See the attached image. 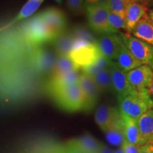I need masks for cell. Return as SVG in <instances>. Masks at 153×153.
I'll list each match as a JSON object with an SVG mask.
<instances>
[{
	"label": "cell",
	"mask_w": 153,
	"mask_h": 153,
	"mask_svg": "<svg viewBox=\"0 0 153 153\" xmlns=\"http://www.w3.org/2000/svg\"><path fill=\"white\" fill-rule=\"evenodd\" d=\"M22 28L26 41L34 47H39L44 43L53 42L56 38L43 22L39 14L24 22Z\"/></svg>",
	"instance_id": "7a4b0ae2"
},
{
	"label": "cell",
	"mask_w": 153,
	"mask_h": 153,
	"mask_svg": "<svg viewBox=\"0 0 153 153\" xmlns=\"http://www.w3.org/2000/svg\"><path fill=\"white\" fill-rule=\"evenodd\" d=\"M114 93L118 99L121 98L131 93L135 88L129 83L127 77V72L122 70L114 61H110L108 66Z\"/></svg>",
	"instance_id": "30bf717a"
},
{
	"label": "cell",
	"mask_w": 153,
	"mask_h": 153,
	"mask_svg": "<svg viewBox=\"0 0 153 153\" xmlns=\"http://www.w3.org/2000/svg\"><path fill=\"white\" fill-rule=\"evenodd\" d=\"M104 133L106 135V140L109 144L114 146L121 147L125 140L121 115Z\"/></svg>",
	"instance_id": "7402d4cb"
},
{
	"label": "cell",
	"mask_w": 153,
	"mask_h": 153,
	"mask_svg": "<svg viewBox=\"0 0 153 153\" xmlns=\"http://www.w3.org/2000/svg\"><path fill=\"white\" fill-rule=\"evenodd\" d=\"M57 106L69 112L83 111L84 99L79 84L59 89L51 94Z\"/></svg>",
	"instance_id": "3957f363"
},
{
	"label": "cell",
	"mask_w": 153,
	"mask_h": 153,
	"mask_svg": "<svg viewBox=\"0 0 153 153\" xmlns=\"http://www.w3.org/2000/svg\"><path fill=\"white\" fill-rule=\"evenodd\" d=\"M75 40L70 34V31H64L55 38L53 41L55 53L57 56L68 57L70 53L73 48Z\"/></svg>",
	"instance_id": "44dd1931"
},
{
	"label": "cell",
	"mask_w": 153,
	"mask_h": 153,
	"mask_svg": "<svg viewBox=\"0 0 153 153\" xmlns=\"http://www.w3.org/2000/svg\"><path fill=\"white\" fill-rule=\"evenodd\" d=\"M108 24L113 29L120 31V30H123L124 32H128L127 25H126V19L120 15L114 14L109 11L108 15Z\"/></svg>",
	"instance_id": "83f0119b"
},
{
	"label": "cell",
	"mask_w": 153,
	"mask_h": 153,
	"mask_svg": "<svg viewBox=\"0 0 153 153\" xmlns=\"http://www.w3.org/2000/svg\"><path fill=\"white\" fill-rule=\"evenodd\" d=\"M67 5L75 15L82 14L85 12V0H67Z\"/></svg>",
	"instance_id": "f546056e"
},
{
	"label": "cell",
	"mask_w": 153,
	"mask_h": 153,
	"mask_svg": "<svg viewBox=\"0 0 153 153\" xmlns=\"http://www.w3.org/2000/svg\"><path fill=\"white\" fill-rule=\"evenodd\" d=\"M81 70L78 68L69 57L57 56L56 62L52 70V76L57 75L72 71V70Z\"/></svg>",
	"instance_id": "d4e9b609"
},
{
	"label": "cell",
	"mask_w": 153,
	"mask_h": 153,
	"mask_svg": "<svg viewBox=\"0 0 153 153\" xmlns=\"http://www.w3.org/2000/svg\"><path fill=\"white\" fill-rule=\"evenodd\" d=\"M43 1L44 0H28L21 9L19 14L13 19L12 22H11L8 24V26H12L13 24L33 15L36 10L39 8Z\"/></svg>",
	"instance_id": "cb8c5ba5"
},
{
	"label": "cell",
	"mask_w": 153,
	"mask_h": 153,
	"mask_svg": "<svg viewBox=\"0 0 153 153\" xmlns=\"http://www.w3.org/2000/svg\"><path fill=\"white\" fill-rule=\"evenodd\" d=\"M66 152L67 153H84L82 151H80L78 149H76L74 147L71 146V145L67 144L66 146Z\"/></svg>",
	"instance_id": "e575fe53"
},
{
	"label": "cell",
	"mask_w": 153,
	"mask_h": 153,
	"mask_svg": "<svg viewBox=\"0 0 153 153\" xmlns=\"http://www.w3.org/2000/svg\"><path fill=\"white\" fill-rule=\"evenodd\" d=\"M101 56L97 44L82 40H75L68 57L78 68L82 69L94 63Z\"/></svg>",
	"instance_id": "277c9868"
},
{
	"label": "cell",
	"mask_w": 153,
	"mask_h": 153,
	"mask_svg": "<svg viewBox=\"0 0 153 153\" xmlns=\"http://www.w3.org/2000/svg\"><path fill=\"white\" fill-rule=\"evenodd\" d=\"M149 8L146 6L135 2L128 3L126 5V22L128 33H131L134 26L148 14Z\"/></svg>",
	"instance_id": "2e32d148"
},
{
	"label": "cell",
	"mask_w": 153,
	"mask_h": 153,
	"mask_svg": "<svg viewBox=\"0 0 153 153\" xmlns=\"http://www.w3.org/2000/svg\"><path fill=\"white\" fill-rule=\"evenodd\" d=\"M78 84L83 96V111L90 112L97 106L101 91L96 85L91 76L82 72L79 74Z\"/></svg>",
	"instance_id": "52a82bcc"
},
{
	"label": "cell",
	"mask_w": 153,
	"mask_h": 153,
	"mask_svg": "<svg viewBox=\"0 0 153 153\" xmlns=\"http://www.w3.org/2000/svg\"><path fill=\"white\" fill-rule=\"evenodd\" d=\"M120 111L114 107L103 104L96 110L95 121L102 131H106L120 116Z\"/></svg>",
	"instance_id": "4fadbf2b"
},
{
	"label": "cell",
	"mask_w": 153,
	"mask_h": 153,
	"mask_svg": "<svg viewBox=\"0 0 153 153\" xmlns=\"http://www.w3.org/2000/svg\"><path fill=\"white\" fill-rule=\"evenodd\" d=\"M147 2H148V8L150 9V7H153V0H146Z\"/></svg>",
	"instance_id": "f35d334b"
},
{
	"label": "cell",
	"mask_w": 153,
	"mask_h": 153,
	"mask_svg": "<svg viewBox=\"0 0 153 153\" xmlns=\"http://www.w3.org/2000/svg\"><path fill=\"white\" fill-rule=\"evenodd\" d=\"M127 77L135 89H149L153 80V70L149 66L142 65L128 72Z\"/></svg>",
	"instance_id": "7c38bea8"
},
{
	"label": "cell",
	"mask_w": 153,
	"mask_h": 153,
	"mask_svg": "<svg viewBox=\"0 0 153 153\" xmlns=\"http://www.w3.org/2000/svg\"><path fill=\"white\" fill-rule=\"evenodd\" d=\"M57 55L51 50L36 47L30 57V66L36 72L45 74L51 72L56 62Z\"/></svg>",
	"instance_id": "ba28073f"
},
{
	"label": "cell",
	"mask_w": 153,
	"mask_h": 153,
	"mask_svg": "<svg viewBox=\"0 0 153 153\" xmlns=\"http://www.w3.org/2000/svg\"><path fill=\"white\" fill-rule=\"evenodd\" d=\"M100 143L90 134L86 133L80 137L71 139L67 144L78 149L84 153H98Z\"/></svg>",
	"instance_id": "e0dca14e"
},
{
	"label": "cell",
	"mask_w": 153,
	"mask_h": 153,
	"mask_svg": "<svg viewBox=\"0 0 153 153\" xmlns=\"http://www.w3.org/2000/svg\"><path fill=\"white\" fill-rule=\"evenodd\" d=\"M114 62L126 72L142 65V64L133 56L128 48L126 46L123 42L120 45L117 57Z\"/></svg>",
	"instance_id": "ffe728a7"
},
{
	"label": "cell",
	"mask_w": 153,
	"mask_h": 153,
	"mask_svg": "<svg viewBox=\"0 0 153 153\" xmlns=\"http://www.w3.org/2000/svg\"><path fill=\"white\" fill-rule=\"evenodd\" d=\"M70 33L74 40H82L88 43L97 44V36L94 35V32H91L85 26H74L70 29Z\"/></svg>",
	"instance_id": "484cf974"
},
{
	"label": "cell",
	"mask_w": 153,
	"mask_h": 153,
	"mask_svg": "<svg viewBox=\"0 0 153 153\" xmlns=\"http://www.w3.org/2000/svg\"><path fill=\"white\" fill-rule=\"evenodd\" d=\"M141 145H153V109L143 114L137 119Z\"/></svg>",
	"instance_id": "9a60e30c"
},
{
	"label": "cell",
	"mask_w": 153,
	"mask_h": 153,
	"mask_svg": "<svg viewBox=\"0 0 153 153\" xmlns=\"http://www.w3.org/2000/svg\"><path fill=\"white\" fill-rule=\"evenodd\" d=\"M122 43L119 33H104L97 36V45L101 55L110 61L116 60Z\"/></svg>",
	"instance_id": "9c48e42d"
},
{
	"label": "cell",
	"mask_w": 153,
	"mask_h": 153,
	"mask_svg": "<svg viewBox=\"0 0 153 153\" xmlns=\"http://www.w3.org/2000/svg\"><path fill=\"white\" fill-rule=\"evenodd\" d=\"M123 43L133 56L142 65H148L153 70V46L128 32L120 31Z\"/></svg>",
	"instance_id": "8992f818"
},
{
	"label": "cell",
	"mask_w": 153,
	"mask_h": 153,
	"mask_svg": "<svg viewBox=\"0 0 153 153\" xmlns=\"http://www.w3.org/2000/svg\"><path fill=\"white\" fill-rule=\"evenodd\" d=\"M140 153H153V145L145 144L142 145Z\"/></svg>",
	"instance_id": "d6a6232c"
},
{
	"label": "cell",
	"mask_w": 153,
	"mask_h": 153,
	"mask_svg": "<svg viewBox=\"0 0 153 153\" xmlns=\"http://www.w3.org/2000/svg\"><path fill=\"white\" fill-rule=\"evenodd\" d=\"M130 33L153 46V24L148 14L134 26Z\"/></svg>",
	"instance_id": "ac0fdd59"
},
{
	"label": "cell",
	"mask_w": 153,
	"mask_h": 153,
	"mask_svg": "<svg viewBox=\"0 0 153 153\" xmlns=\"http://www.w3.org/2000/svg\"><path fill=\"white\" fill-rule=\"evenodd\" d=\"M38 14L56 37L66 30L68 21L65 14L60 9L49 8L41 11Z\"/></svg>",
	"instance_id": "8fae6325"
},
{
	"label": "cell",
	"mask_w": 153,
	"mask_h": 153,
	"mask_svg": "<svg viewBox=\"0 0 153 153\" xmlns=\"http://www.w3.org/2000/svg\"><path fill=\"white\" fill-rule=\"evenodd\" d=\"M55 1H56L57 3H58V4H61L62 3V0H54Z\"/></svg>",
	"instance_id": "60d3db41"
},
{
	"label": "cell",
	"mask_w": 153,
	"mask_h": 153,
	"mask_svg": "<svg viewBox=\"0 0 153 153\" xmlns=\"http://www.w3.org/2000/svg\"><path fill=\"white\" fill-rule=\"evenodd\" d=\"M123 1H125L126 4L130 3V2H135V3L145 5V6H146V7H148V2H147L146 0H123Z\"/></svg>",
	"instance_id": "d590c367"
},
{
	"label": "cell",
	"mask_w": 153,
	"mask_h": 153,
	"mask_svg": "<svg viewBox=\"0 0 153 153\" xmlns=\"http://www.w3.org/2000/svg\"><path fill=\"white\" fill-rule=\"evenodd\" d=\"M121 116L123 119V133L126 140L136 146H142L140 139L137 119L123 114H121Z\"/></svg>",
	"instance_id": "d6986e66"
},
{
	"label": "cell",
	"mask_w": 153,
	"mask_h": 153,
	"mask_svg": "<svg viewBox=\"0 0 153 153\" xmlns=\"http://www.w3.org/2000/svg\"><path fill=\"white\" fill-rule=\"evenodd\" d=\"M98 153H114V151H113L111 149H110L106 145L101 143L98 150Z\"/></svg>",
	"instance_id": "836d02e7"
},
{
	"label": "cell",
	"mask_w": 153,
	"mask_h": 153,
	"mask_svg": "<svg viewBox=\"0 0 153 153\" xmlns=\"http://www.w3.org/2000/svg\"><path fill=\"white\" fill-rule=\"evenodd\" d=\"M148 91H149V92H150V94L151 97H152V98H153V80H152V84H151L150 88H149Z\"/></svg>",
	"instance_id": "74e56055"
},
{
	"label": "cell",
	"mask_w": 153,
	"mask_h": 153,
	"mask_svg": "<svg viewBox=\"0 0 153 153\" xmlns=\"http://www.w3.org/2000/svg\"><path fill=\"white\" fill-rule=\"evenodd\" d=\"M109 62L110 60H108V59L101 55V56L94 63L88 67L82 68L81 70L84 73L89 76H92L97 72L101 71V70L108 68Z\"/></svg>",
	"instance_id": "4316f807"
},
{
	"label": "cell",
	"mask_w": 153,
	"mask_h": 153,
	"mask_svg": "<svg viewBox=\"0 0 153 153\" xmlns=\"http://www.w3.org/2000/svg\"><path fill=\"white\" fill-rule=\"evenodd\" d=\"M91 76L101 92H114L108 68L101 70Z\"/></svg>",
	"instance_id": "603a6c76"
},
{
	"label": "cell",
	"mask_w": 153,
	"mask_h": 153,
	"mask_svg": "<svg viewBox=\"0 0 153 153\" xmlns=\"http://www.w3.org/2000/svg\"><path fill=\"white\" fill-rule=\"evenodd\" d=\"M109 9L106 5H86L85 12L91 30L97 35L104 33H119L113 29L108 24Z\"/></svg>",
	"instance_id": "5b68a950"
},
{
	"label": "cell",
	"mask_w": 153,
	"mask_h": 153,
	"mask_svg": "<svg viewBox=\"0 0 153 153\" xmlns=\"http://www.w3.org/2000/svg\"><path fill=\"white\" fill-rule=\"evenodd\" d=\"M148 15L149 19H150V20L152 22L153 24V7L152 8H150L148 9Z\"/></svg>",
	"instance_id": "8d00e7d4"
},
{
	"label": "cell",
	"mask_w": 153,
	"mask_h": 153,
	"mask_svg": "<svg viewBox=\"0 0 153 153\" xmlns=\"http://www.w3.org/2000/svg\"><path fill=\"white\" fill-rule=\"evenodd\" d=\"M114 153H124V152L121 147H119V148H118L116 150L114 151Z\"/></svg>",
	"instance_id": "ab89813d"
},
{
	"label": "cell",
	"mask_w": 153,
	"mask_h": 153,
	"mask_svg": "<svg viewBox=\"0 0 153 153\" xmlns=\"http://www.w3.org/2000/svg\"><path fill=\"white\" fill-rule=\"evenodd\" d=\"M118 101L120 113L135 119L153 109V98L148 89H134L131 93L118 98Z\"/></svg>",
	"instance_id": "6da1fadb"
},
{
	"label": "cell",
	"mask_w": 153,
	"mask_h": 153,
	"mask_svg": "<svg viewBox=\"0 0 153 153\" xmlns=\"http://www.w3.org/2000/svg\"><path fill=\"white\" fill-rule=\"evenodd\" d=\"M79 70H72L65 73L51 76V78L48 83V90L49 91L50 94L77 83L79 74L81 72Z\"/></svg>",
	"instance_id": "5bb4252c"
},
{
	"label": "cell",
	"mask_w": 153,
	"mask_h": 153,
	"mask_svg": "<svg viewBox=\"0 0 153 153\" xmlns=\"http://www.w3.org/2000/svg\"><path fill=\"white\" fill-rule=\"evenodd\" d=\"M126 5H127V4L123 0H109L108 7L111 12L120 15V16L125 19Z\"/></svg>",
	"instance_id": "f1b7e54d"
},
{
	"label": "cell",
	"mask_w": 153,
	"mask_h": 153,
	"mask_svg": "<svg viewBox=\"0 0 153 153\" xmlns=\"http://www.w3.org/2000/svg\"><path fill=\"white\" fill-rule=\"evenodd\" d=\"M109 0H85L86 5H106Z\"/></svg>",
	"instance_id": "1f68e13d"
},
{
	"label": "cell",
	"mask_w": 153,
	"mask_h": 153,
	"mask_svg": "<svg viewBox=\"0 0 153 153\" xmlns=\"http://www.w3.org/2000/svg\"><path fill=\"white\" fill-rule=\"evenodd\" d=\"M141 146H136L133 144H131L128 142L124 140L121 148L123 149L124 153H140Z\"/></svg>",
	"instance_id": "4dcf8cb0"
}]
</instances>
